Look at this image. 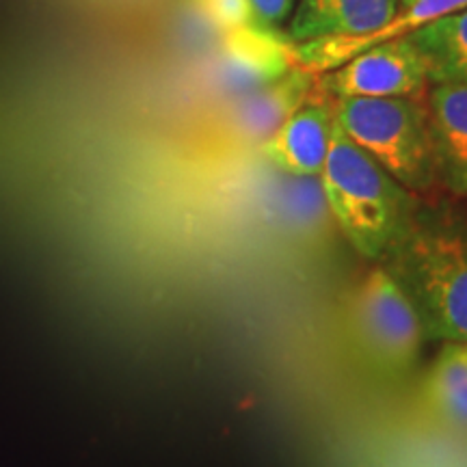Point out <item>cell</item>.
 <instances>
[{
    "label": "cell",
    "instance_id": "cell-12",
    "mask_svg": "<svg viewBox=\"0 0 467 467\" xmlns=\"http://www.w3.org/2000/svg\"><path fill=\"white\" fill-rule=\"evenodd\" d=\"M420 50L429 83H467V5L409 35Z\"/></svg>",
    "mask_w": 467,
    "mask_h": 467
},
{
    "label": "cell",
    "instance_id": "cell-7",
    "mask_svg": "<svg viewBox=\"0 0 467 467\" xmlns=\"http://www.w3.org/2000/svg\"><path fill=\"white\" fill-rule=\"evenodd\" d=\"M465 5L467 0H413L411 5L396 11L392 20L385 22L377 31L358 35V37H327L296 44L292 46V58H295V66H301L317 76L331 72L372 46L407 37L420 26L429 25L431 20H437V17L465 7Z\"/></svg>",
    "mask_w": 467,
    "mask_h": 467
},
{
    "label": "cell",
    "instance_id": "cell-5",
    "mask_svg": "<svg viewBox=\"0 0 467 467\" xmlns=\"http://www.w3.org/2000/svg\"><path fill=\"white\" fill-rule=\"evenodd\" d=\"M429 85L426 63L409 35L372 46L340 67L317 76V87L329 98L426 96Z\"/></svg>",
    "mask_w": 467,
    "mask_h": 467
},
{
    "label": "cell",
    "instance_id": "cell-16",
    "mask_svg": "<svg viewBox=\"0 0 467 467\" xmlns=\"http://www.w3.org/2000/svg\"><path fill=\"white\" fill-rule=\"evenodd\" d=\"M413 0H400V7H407V5H411Z\"/></svg>",
    "mask_w": 467,
    "mask_h": 467
},
{
    "label": "cell",
    "instance_id": "cell-14",
    "mask_svg": "<svg viewBox=\"0 0 467 467\" xmlns=\"http://www.w3.org/2000/svg\"><path fill=\"white\" fill-rule=\"evenodd\" d=\"M200 3L213 16V20L227 31L254 25L247 0H200Z\"/></svg>",
    "mask_w": 467,
    "mask_h": 467
},
{
    "label": "cell",
    "instance_id": "cell-15",
    "mask_svg": "<svg viewBox=\"0 0 467 467\" xmlns=\"http://www.w3.org/2000/svg\"><path fill=\"white\" fill-rule=\"evenodd\" d=\"M247 3L254 25L273 31L290 20L296 0H247Z\"/></svg>",
    "mask_w": 467,
    "mask_h": 467
},
{
    "label": "cell",
    "instance_id": "cell-3",
    "mask_svg": "<svg viewBox=\"0 0 467 467\" xmlns=\"http://www.w3.org/2000/svg\"><path fill=\"white\" fill-rule=\"evenodd\" d=\"M340 130L413 195L435 191L437 171L426 96L331 98Z\"/></svg>",
    "mask_w": 467,
    "mask_h": 467
},
{
    "label": "cell",
    "instance_id": "cell-10",
    "mask_svg": "<svg viewBox=\"0 0 467 467\" xmlns=\"http://www.w3.org/2000/svg\"><path fill=\"white\" fill-rule=\"evenodd\" d=\"M314 87L317 74L292 66L275 80L241 93L232 107L234 130L247 141L262 145L312 96Z\"/></svg>",
    "mask_w": 467,
    "mask_h": 467
},
{
    "label": "cell",
    "instance_id": "cell-13",
    "mask_svg": "<svg viewBox=\"0 0 467 467\" xmlns=\"http://www.w3.org/2000/svg\"><path fill=\"white\" fill-rule=\"evenodd\" d=\"M422 396L441 424L467 433V342H441Z\"/></svg>",
    "mask_w": 467,
    "mask_h": 467
},
{
    "label": "cell",
    "instance_id": "cell-1",
    "mask_svg": "<svg viewBox=\"0 0 467 467\" xmlns=\"http://www.w3.org/2000/svg\"><path fill=\"white\" fill-rule=\"evenodd\" d=\"M379 265L416 309L426 340L467 342L465 217L420 203L405 234Z\"/></svg>",
    "mask_w": 467,
    "mask_h": 467
},
{
    "label": "cell",
    "instance_id": "cell-8",
    "mask_svg": "<svg viewBox=\"0 0 467 467\" xmlns=\"http://www.w3.org/2000/svg\"><path fill=\"white\" fill-rule=\"evenodd\" d=\"M437 184L467 197V83H435L426 91Z\"/></svg>",
    "mask_w": 467,
    "mask_h": 467
},
{
    "label": "cell",
    "instance_id": "cell-2",
    "mask_svg": "<svg viewBox=\"0 0 467 467\" xmlns=\"http://www.w3.org/2000/svg\"><path fill=\"white\" fill-rule=\"evenodd\" d=\"M318 186L344 238L370 262H379L388 254L422 203L350 141L337 124H334Z\"/></svg>",
    "mask_w": 467,
    "mask_h": 467
},
{
    "label": "cell",
    "instance_id": "cell-9",
    "mask_svg": "<svg viewBox=\"0 0 467 467\" xmlns=\"http://www.w3.org/2000/svg\"><path fill=\"white\" fill-rule=\"evenodd\" d=\"M400 9V0H296L288 20L292 46L377 31Z\"/></svg>",
    "mask_w": 467,
    "mask_h": 467
},
{
    "label": "cell",
    "instance_id": "cell-4",
    "mask_svg": "<svg viewBox=\"0 0 467 467\" xmlns=\"http://www.w3.org/2000/svg\"><path fill=\"white\" fill-rule=\"evenodd\" d=\"M375 265L355 288L353 325L375 364L392 375H405L418 361L426 337L405 292L379 262Z\"/></svg>",
    "mask_w": 467,
    "mask_h": 467
},
{
    "label": "cell",
    "instance_id": "cell-11",
    "mask_svg": "<svg viewBox=\"0 0 467 467\" xmlns=\"http://www.w3.org/2000/svg\"><path fill=\"white\" fill-rule=\"evenodd\" d=\"M251 26L254 25L236 28L241 37L225 50L227 55L223 67H221L225 85H230L238 96L268 83V80H275L277 76L295 66L292 46L288 48L285 44H275L273 39L262 37L265 35L262 31H268V28Z\"/></svg>",
    "mask_w": 467,
    "mask_h": 467
},
{
    "label": "cell",
    "instance_id": "cell-6",
    "mask_svg": "<svg viewBox=\"0 0 467 467\" xmlns=\"http://www.w3.org/2000/svg\"><path fill=\"white\" fill-rule=\"evenodd\" d=\"M331 98L314 87L312 96L260 145L265 159L292 178H318L334 134Z\"/></svg>",
    "mask_w": 467,
    "mask_h": 467
},
{
    "label": "cell",
    "instance_id": "cell-17",
    "mask_svg": "<svg viewBox=\"0 0 467 467\" xmlns=\"http://www.w3.org/2000/svg\"><path fill=\"white\" fill-rule=\"evenodd\" d=\"M465 223H467V217H465Z\"/></svg>",
    "mask_w": 467,
    "mask_h": 467
}]
</instances>
